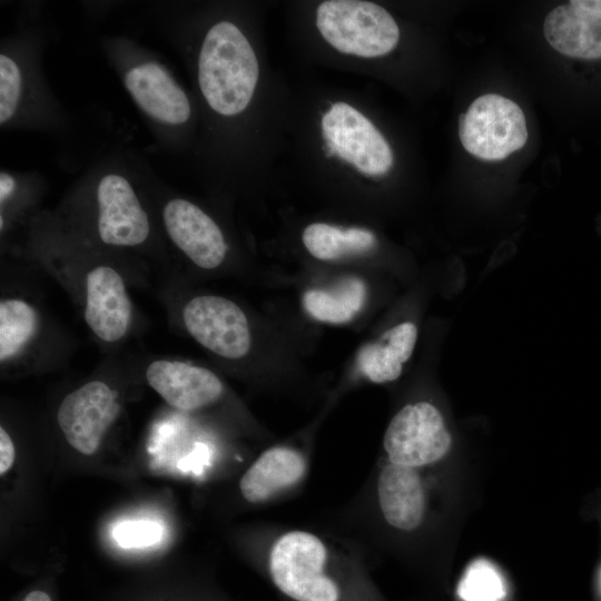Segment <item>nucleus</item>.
I'll list each match as a JSON object with an SVG mask.
<instances>
[{"mask_svg": "<svg viewBox=\"0 0 601 601\" xmlns=\"http://www.w3.org/2000/svg\"><path fill=\"white\" fill-rule=\"evenodd\" d=\"M38 325L35 308L21 299L0 303V359L16 356L33 336Z\"/></svg>", "mask_w": 601, "mask_h": 601, "instance_id": "obj_20", "label": "nucleus"}, {"mask_svg": "<svg viewBox=\"0 0 601 601\" xmlns=\"http://www.w3.org/2000/svg\"><path fill=\"white\" fill-rule=\"evenodd\" d=\"M377 495L383 516L390 525L412 531L422 522L425 494L414 469L388 464L380 474Z\"/></svg>", "mask_w": 601, "mask_h": 601, "instance_id": "obj_15", "label": "nucleus"}, {"mask_svg": "<svg viewBox=\"0 0 601 601\" xmlns=\"http://www.w3.org/2000/svg\"><path fill=\"white\" fill-rule=\"evenodd\" d=\"M327 550L319 538L305 531L283 534L269 553V572L276 587L296 601H338L336 583L324 573Z\"/></svg>", "mask_w": 601, "mask_h": 601, "instance_id": "obj_3", "label": "nucleus"}, {"mask_svg": "<svg viewBox=\"0 0 601 601\" xmlns=\"http://www.w3.org/2000/svg\"><path fill=\"white\" fill-rule=\"evenodd\" d=\"M131 305L121 276L109 266L92 268L86 278L85 319L105 342H116L129 328Z\"/></svg>", "mask_w": 601, "mask_h": 601, "instance_id": "obj_13", "label": "nucleus"}, {"mask_svg": "<svg viewBox=\"0 0 601 601\" xmlns=\"http://www.w3.org/2000/svg\"><path fill=\"white\" fill-rule=\"evenodd\" d=\"M146 378L170 406L186 412L213 404L223 393L215 373L179 361L152 362L146 370Z\"/></svg>", "mask_w": 601, "mask_h": 601, "instance_id": "obj_12", "label": "nucleus"}, {"mask_svg": "<svg viewBox=\"0 0 601 601\" xmlns=\"http://www.w3.org/2000/svg\"><path fill=\"white\" fill-rule=\"evenodd\" d=\"M188 333L204 347L229 359L244 357L252 344L247 317L233 300L220 296H196L183 309Z\"/></svg>", "mask_w": 601, "mask_h": 601, "instance_id": "obj_7", "label": "nucleus"}, {"mask_svg": "<svg viewBox=\"0 0 601 601\" xmlns=\"http://www.w3.org/2000/svg\"><path fill=\"white\" fill-rule=\"evenodd\" d=\"M543 33L550 46L562 55L580 59L601 58V16L571 1L548 13Z\"/></svg>", "mask_w": 601, "mask_h": 601, "instance_id": "obj_14", "label": "nucleus"}, {"mask_svg": "<svg viewBox=\"0 0 601 601\" xmlns=\"http://www.w3.org/2000/svg\"><path fill=\"white\" fill-rule=\"evenodd\" d=\"M14 461V446L3 427L0 428V474H6Z\"/></svg>", "mask_w": 601, "mask_h": 601, "instance_id": "obj_24", "label": "nucleus"}, {"mask_svg": "<svg viewBox=\"0 0 601 601\" xmlns=\"http://www.w3.org/2000/svg\"><path fill=\"white\" fill-rule=\"evenodd\" d=\"M259 77L255 51L243 31L230 21L209 28L198 55L197 78L208 106L224 117L243 112Z\"/></svg>", "mask_w": 601, "mask_h": 601, "instance_id": "obj_1", "label": "nucleus"}, {"mask_svg": "<svg viewBox=\"0 0 601 601\" xmlns=\"http://www.w3.org/2000/svg\"><path fill=\"white\" fill-rule=\"evenodd\" d=\"M597 584H598L599 593L601 595V568L599 569V572H598Z\"/></svg>", "mask_w": 601, "mask_h": 601, "instance_id": "obj_28", "label": "nucleus"}, {"mask_svg": "<svg viewBox=\"0 0 601 601\" xmlns=\"http://www.w3.org/2000/svg\"><path fill=\"white\" fill-rule=\"evenodd\" d=\"M417 328L403 322L387 329L376 341L364 345L357 356L362 374L373 383L395 381L413 354Z\"/></svg>", "mask_w": 601, "mask_h": 601, "instance_id": "obj_17", "label": "nucleus"}, {"mask_svg": "<svg viewBox=\"0 0 601 601\" xmlns=\"http://www.w3.org/2000/svg\"><path fill=\"white\" fill-rule=\"evenodd\" d=\"M302 240L308 253L321 260L366 253L376 245L374 234L367 229H342L324 223L308 225L303 231Z\"/></svg>", "mask_w": 601, "mask_h": 601, "instance_id": "obj_19", "label": "nucleus"}, {"mask_svg": "<svg viewBox=\"0 0 601 601\" xmlns=\"http://www.w3.org/2000/svg\"><path fill=\"white\" fill-rule=\"evenodd\" d=\"M164 227L171 242L197 266L218 267L225 259L227 244L215 220L184 198H173L162 208Z\"/></svg>", "mask_w": 601, "mask_h": 601, "instance_id": "obj_11", "label": "nucleus"}, {"mask_svg": "<svg viewBox=\"0 0 601 601\" xmlns=\"http://www.w3.org/2000/svg\"><path fill=\"white\" fill-rule=\"evenodd\" d=\"M24 601H51V599L46 592L32 591L26 597Z\"/></svg>", "mask_w": 601, "mask_h": 601, "instance_id": "obj_27", "label": "nucleus"}, {"mask_svg": "<svg viewBox=\"0 0 601 601\" xmlns=\"http://www.w3.org/2000/svg\"><path fill=\"white\" fill-rule=\"evenodd\" d=\"M27 90V76L16 55L2 50L0 55V125L8 126L21 112Z\"/></svg>", "mask_w": 601, "mask_h": 601, "instance_id": "obj_21", "label": "nucleus"}, {"mask_svg": "<svg viewBox=\"0 0 601 601\" xmlns=\"http://www.w3.org/2000/svg\"><path fill=\"white\" fill-rule=\"evenodd\" d=\"M305 471L306 462L299 452L286 446L270 447L244 473L239 489L246 501L264 502L297 483Z\"/></svg>", "mask_w": 601, "mask_h": 601, "instance_id": "obj_16", "label": "nucleus"}, {"mask_svg": "<svg viewBox=\"0 0 601 601\" xmlns=\"http://www.w3.org/2000/svg\"><path fill=\"white\" fill-rule=\"evenodd\" d=\"M460 139L471 155L501 160L528 139L525 117L518 104L495 93L476 98L460 116Z\"/></svg>", "mask_w": 601, "mask_h": 601, "instance_id": "obj_4", "label": "nucleus"}, {"mask_svg": "<svg viewBox=\"0 0 601 601\" xmlns=\"http://www.w3.org/2000/svg\"><path fill=\"white\" fill-rule=\"evenodd\" d=\"M366 298V286L356 277H347L334 288L311 289L305 293L303 303L307 313L317 321L344 324L362 309Z\"/></svg>", "mask_w": 601, "mask_h": 601, "instance_id": "obj_18", "label": "nucleus"}, {"mask_svg": "<svg viewBox=\"0 0 601 601\" xmlns=\"http://www.w3.org/2000/svg\"><path fill=\"white\" fill-rule=\"evenodd\" d=\"M383 444L391 463L414 469L441 460L450 450L452 437L439 408L417 402L394 415Z\"/></svg>", "mask_w": 601, "mask_h": 601, "instance_id": "obj_6", "label": "nucleus"}, {"mask_svg": "<svg viewBox=\"0 0 601 601\" xmlns=\"http://www.w3.org/2000/svg\"><path fill=\"white\" fill-rule=\"evenodd\" d=\"M577 7L601 16V0H572Z\"/></svg>", "mask_w": 601, "mask_h": 601, "instance_id": "obj_26", "label": "nucleus"}, {"mask_svg": "<svg viewBox=\"0 0 601 601\" xmlns=\"http://www.w3.org/2000/svg\"><path fill=\"white\" fill-rule=\"evenodd\" d=\"M161 535V529L150 521H128L118 524L114 538L122 548H140L156 543Z\"/></svg>", "mask_w": 601, "mask_h": 601, "instance_id": "obj_23", "label": "nucleus"}, {"mask_svg": "<svg viewBox=\"0 0 601 601\" xmlns=\"http://www.w3.org/2000/svg\"><path fill=\"white\" fill-rule=\"evenodd\" d=\"M316 26L337 51L363 58L391 52L400 39L393 17L383 7L368 1H324L316 11Z\"/></svg>", "mask_w": 601, "mask_h": 601, "instance_id": "obj_2", "label": "nucleus"}, {"mask_svg": "<svg viewBox=\"0 0 601 601\" xmlns=\"http://www.w3.org/2000/svg\"><path fill=\"white\" fill-rule=\"evenodd\" d=\"M457 594L463 601H502L506 594L505 582L495 565L477 559L464 571Z\"/></svg>", "mask_w": 601, "mask_h": 601, "instance_id": "obj_22", "label": "nucleus"}, {"mask_svg": "<svg viewBox=\"0 0 601 601\" xmlns=\"http://www.w3.org/2000/svg\"><path fill=\"white\" fill-rule=\"evenodd\" d=\"M97 231L102 243L132 247L144 244L150 233L148 215L127 177L109 171L96 184Z\"/></svg>", "mask_w": 601, "mask_h": 601, "instance_id": "obj_9", "label": "nucleus"}, {"mask_svg": "<svg viewBox=\"0 0 601 601\" xmlns=\"http://www.w3.org/2000/svg\"><path fill=\"white\" fill-rule=\"evenodd\" d=\"M18 181L16 177L8 173L1 171L0 174V203L1 206L6 204L16 193Z\"/></svg>", "mask_w": 601, "mask_h": 601, "instance_id": "obj_25", "label": "nucleus"}, {"mask_svg": "<svg viewBox=\"0 0 601 601\" xmlns=\"http://www.w3.org/2000/svg\"><path fill=\"white\" fill-rule=\"evenodd\" d=\"M327 157L337 156L365 176L385 175L393 165L392 149L377 128L346 102L332 105L322 118Z\"/></svg>", "mask_w": 601, "mask_h": 601, "instance_id": "obj_5", "label": "nucleus"}, {"mask_svg": "<svg viewBox=\"0 0 601 601\" xmlns=\"http://www.w3.org/2000/svg\"><path fill=\"white\" fill-rule=\"evenodd\" d=\"M118 413L115 391L101 381H91L62 400L57 421L67 442L78 452L91 455Z\"/></svg>", "mask_w": 601, "mask_h": 601, "instance_id": "obj_10", "label": "nucleus"}, {"mask_svg": "<svg viewBox=\"0 0 601 601\" xmlns=\"http://www.w3.org/2000/svg\"><path fill=\"white\" fill-rule=\"evenodd\" d=\"M121 78L130 98L148 119L166 128L189 121L193 110L186 91L158 60L134 61L124 69Z\"/></svg>", "mask_w": 601, "mask_h": 601, "instance_id": "obj_8", "label": "nucleus"}]
</instances>
